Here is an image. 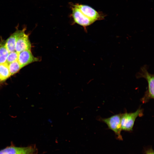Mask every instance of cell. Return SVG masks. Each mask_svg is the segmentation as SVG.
<instances>
[{
    "instance_id": "8fae6325",
    "label": "cell",
    "mask_w": 154,
    "mask_h": 154,
    "mask_svg": "<svg viewBox=\"0 0 154 154\" xmlns=\"http://www.w3.org/2000/svg\"><path fill=\"white\" fill-rule=\"evenodd\" d=\"M9 53L5 42H1L0 43V64L6 62Z\"/></svg>"
},
{
    "instance_id": "5b68a950",
    "label": "cell",
    "mask_w": 154,
    "mask_h": 154,
    "mask_svg": "<svg viewBox=\"0 0 154 154\" xmlns=\"http://www.w3.org/2000/svg\"><path fill=\"white\" fill-rule=\"evenodd\" d=\"M72 16L74 23L86 28L94 22L85 15L74 5L72 7Z\"/></svg>"
},
{
    "instance_id": "30bf717a",
    "label": "cell",
    "mask_w": 154,
    "mask_h": 154,
    "mask_svg": "<svg viewBox=\"0 0 154 154\" xmlns=\"http://www.w3.org/2000/svg\"><path fill=\"white\" fill-rule=\"evenodd\" d=\"M11 76L8 64L6 62L0 64V83L5 81Z\"/></svg>"
},
{
    "instance_id": "8992f818",
    "label": "cell",
    "mask_w": 154,
    "mask_h": 154,
    "mask_svg": "<svg viewBox=\"0 0 154 154\" xmlns=\"http://www.w3.org/2000/svg\"><path fill=\"white\" fill-rule=\"evenodd\" d=\"M35 148L32 146L26 147L10 146L0 150V154H29L35 152Z\"/></svg>"
},
{
    "instance_id": "3957f363",
    "label": "cell",
    "mask_w": 154,
    "mask_h": 154,
    "mask_svg": "<svg viewBox=\"0 0 154 154\" xmlns=\"http://www.w3.org/2000/svg\"><path fill=\"white\" fill-rule=\"evenodd\" d=\"M121 114L114 115L109 117L101 118V120L107 125L108 128L113 131L119 139H122L121 132L122 130L121 125Z\"/></svg>"
},
{
    "instance_id": "7a4b0ae2",
    "label": "cell",
    "mask_w": 154,
    "mask_h": 154,
    "mask_svg": "<svg viewBox=\"0 0 154 154\" xmlns=\"http://www.w3.org/2000/svg\"><path fill=\"white\" fill-rule=\"evenodd\" d=\"M143 115V110L140 108L134 112H126L121 114V125L122 130L127 131L132 130L136 118L138 116H142Z\"/></svg>"
},
{
    "instance_id": "ba28073f",
    "label": "cell",
    "mask_w": 154,
    "mask_h": 154,
    "mask_svg": "<svg viewBox=\"0 0 154 154\" xmlns=\"http://www.w3.org/2000/svg\"><path fill=\"white\" fill-rule=\"evenodd\" d=\"M31 43L28 35L23 33L18 38L15 46V51L19 53L25 50H31Z\"/></svg>"
},
{
    "instance_id": "52a82bcc",
    "label": "cell",
    "mask_w": 154,
    "mask_h": 154,
    "mask_svg": "<svg viewBox=\"0 0 154 154\" xmlns=\"http://www.w3.org/2000/svg\"><path fill=\"white\" fill-rule=\"evenodd\" d=\"M18 61L22 68L31 63L39 61L40 60L33 55L31 50H25L19 53Z\"/></svg>"
},
{
    "instance_id": "9c48e42d",
    "label": "cell",
    "mask_w": 154,
    "mask_h": 154,
    "mask_svg": "<svg viewBox=\"0 0 154 154\" xmlns=\"http://www.w3.org/2000/svg\"><path fill=\"white\" fill-rule=\"evenodd\" d=\"M26 30L25 28L22 30L17 29L6 40L5 42V46L9 52L15 51V46L19 37Z\"/></svg>"
},
{
    "instance_id": "5bb4252c",
    "label": "cell",
    "mask_w": 154,
    "mask_h": 154,
    "mask_svg": "<svg viewBox=\"0 0 154 154\" xmlns=\"http://www.w3.org/2000/svg\"><path fill=\"white\" fill-rule=\"evenodd\" d=\"M147 154H154V153L153 152H150L148 153Z\"/></svg>"
},
{
    "instance_id": "7c38bea8",
    "label": "cell",
    "mask_w": 154,
    "mask_h": 154,
    "mask_svg": "<svg viewBox=\"0 0 154 154\" xmlns=\"http://www.w3.org/2000/svg\"><path fill=\"white\" fill-rule=\"evenodd\" d=\"M8 68L11 76L17 73L22 68L18 60L8 64Z\"/></svg>"
},
{
    "instance_id": "4fadbf2b",
    "label": "cell",
    "mask_w": 154,
    "mask_h": 154,
    "mask_svg": "<svg viewBox=\"0 0 154 154\" xmlns=\"http://www.w3.org/2000/svg\"><path fill=\"white\" fill-rule=\"evenodd\" d=\"M19 53L15 51L9 52L7 57L6 62L8 64L18 60Z\"/></svg>"
},
{
    "instance_id": "6da1fadb",
    "label": "cell",
    "mask_w": 154,
    "mask_h": 154,
    "mask_svg": "<svg viewBox=\"0 0 154 154\" xmlns=\"http://www.w3.org/2000/svg\"><path fill=\"white\" fill-rule=\"evenodd\" d=\"M138 77L145 78L148 84L147 90L145 92L143 97L141 99L143 103L147 102L151 99L154 98V75L149 73L145 66L141 68Z\"/></svg>"
},
{
    "instance_id": "9a60e30c",
    "label": "cell",
    "mask_w": 154,
    "mask_h": 154,
    "mask_svg": "<svg viewBox=\"0 0 154 154\" xmlns=\"http://www.w3.org/2000/svg\"><path fill=\"white\" fill-rule=\"evenodd\" d=\"M37 154L35 153H35H30V154Z\"/></svg>"
},
{
    "instance_id": "277c9868",
    "label": "cell",
    "mask_w": 154,
    "mask_h": 154,
    "mask_svg": "<svg viewBox=\"0 0 154 154\" xmlns=\"http://www.w3.org/2000/svg\"><path fill=\"white\" fill-rule=\"evenodd\" d=\"M86 17L95 22L103 19L105 15L101 12H98L88 5L76 4L74 5Z\"/></svg>"
}]
</instances>
